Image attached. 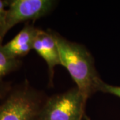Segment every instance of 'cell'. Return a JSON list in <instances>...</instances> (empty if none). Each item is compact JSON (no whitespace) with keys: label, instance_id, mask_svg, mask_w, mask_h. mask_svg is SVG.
<instances>
[{"label":"cell","instance_id":"10","mask_svg":"<svg viewBox=\"0 0 120 120\" xmlns=\"http://www.w3.org/2000/svg\"><path fill=\"white\" fill-rule=\"evenodd\" d=\"M10 90L9 87L6 85H1L0 86V101L4 99L5 95L8 94L9 91Z\"/></svg>","mask_w":120,"mask_h":120},{"label":"cell","instance_id":"3","mask_svg":"<svg viewBox=\"0 0 120 120\" xmlns=\"http://www.w3.org/2000/svg\"><path fill=\"white\" fill-rule=\"evenodd\" d=\"M86 101L77 87L53 95L43 104L39 120H83Z\"/></svg>","mask_w":120,"mask_h":120},{"label":"cell","instance_id":"5","mask_svg":"<svg viewBox=\"0 0 120 120\" xmlns=\"http://www.w3.org/2000/svg\"><path fill=\"white\" fill-rule=\"evenodd\" d=\"M33 49L46 62L49 82L52 83L56 67L59 65H61L59 49L53 31L41 30L35 40Z\"/></svg>","mask_w":120,"mask_h":120},{"label":"cell","instance_id":"6","mask_svg":"<svg viewBox=\"0 0 120 120\" xmlns=\"http://www.w3.org/2000/svg\"><path fill=\"white\" fill-rule=\"evenodd\" d=\"M41 30L31 25H26L11 40L2 45L4 52L9 57L19 59L33 49L35 40Z\"/></svg>","mask_w":120,"mask_h":120},{"label":"cell","instance_id":"1","mask_svg":"<svg viewBox=\"0 0 120 120\" xmlns=\"http://www.w3.org/2000/svg\"><path fill=\"white\" fill-rule=\"evenodd\" d=\"M60 55L61 65L68 71L77 87L87 100L98 91L101 79L95 69L92 56L84 46L72 42L53 31Z\"/></svg>","mask_w":120,"mask_h":120},{"label":"cell","instance_id":"7","mask_svg":"<svg viewBox=\"0 0 120 120\" xmlns=\"http://www.w3.org/2000/svg\"><path fill=\"white\" fill-rule=\"evenodd\" d=\"M2 44L0 45V82L8 74L16 70L21 65L19 59L8 56L3 50Z\"/></svg>","mask_w":120,"mask_h":120},{"label":"cell","instance_id":"2","mask_svg":"<svg viewBox=\"0 0 120 120\" xmlns=\"http://www.w3.org/2000/svg\"><path fill=\"white\" fill-rule=\"evenodd\" d=\"M43 101L26 82L11 91L0 103V120H39Z\"/></svg>","mask_w":120,"mask_h":120},{"label":"cell","instance_id":"4","mask_svg":"<svg viewBox=\"0 0 120 120\" xmlns=\"http://www.w3.org/2000/svg\"><path fill=\"white\" fill-rule=\"evenodd\" d=\"M6 33L21 22L35 20L47 15L56 4L52 0L8 1Z\"/></svg>","mask_w":120,"mask_h":120},{"label":"cell","instance_id":"9","mask_svg":"<svg viewBox=\"0 0 120 120\" xmlns=\"http://www.w3.org/2000/svg\"><path fill=\"white\" fill-rule=\"evenodd\" d=\"M98 91H101L104 94H112L120 98V86H112L107 84L103 82L102 79H101L100 82H99Z\"/></svg>","mask_w":120,"mask_h":120},{"label":"cell","instance_id":"8","mask_svg":"<svg viewBox=\"0 0 120 120\" xmlns=\"http://www.w3.org/2000/svg\"><path fill=\"white\" fill-rule=\"evenodd\" d=\"M8 5V1L0 0V45L6 35V19H7V9Z\"/></svg>","mask_w":120,"mask_h":120}]
</instances>
